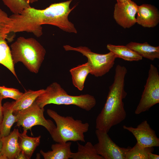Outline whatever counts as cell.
<instances>
[{
	"label": "cell",
	"instance_id": "9c48e42d",
	"mask_svg": "<svg viewBox=\"0 0 159 159\" xmlns=\"http://www.w3.org/2000/svg\"><path fill=\"white\" fill-rule=\"evenodd\" d=\"M95 133L98 142L94 146L97 154L104 159H125V153L131 147H119L112 140L108 133L104 130L96 129Z\"/></svg>",
	"mask_w": 159,
	"mask_h": 159
},
{
	"label": "cell",
	"instance_id": "cb8c5ba5",
	"mask_svg": "<svg viewBox=\"0 0 159 159\" xmlns=\"http://www.w3.org/2000/svg\"><path fill=\"white\" fill-rule=\"evenodd\" d=\"M4 4L13 14H20L25 9L31 7L26 0H2Z\"/></svg>",
	"mask_w": 159,
	"mask_h": 159
},
{
	"label": "cell",
	"instance_id": "d6986e66",
	"mask_svg": "<svg viewBox=\"0 0 159 159\" xmlns=\"http://www.w3.org/2000/svg\"><path fill=\"white\" fill-rule=\"evenodd\" d=\"M126 46L133 50L138 54L152 61L159 58V46H153L147 42L141 43L130 42Z\"/></svg>",
	"mask_w": 159,
	"mask_h": 159
},
{
	"label": "cell",
	"instance_id": "9a60e30c",
	"mask_svg": "<svg viewBox=\"0 0 159 159\" xmlns=\"http://www.w3.org/2000/svg\"><path fill=\"white\" fill-rule=\"evenodd\" d=\"M71 144L70 141L64 143H57L52 145V150L44 152L41 150L40 153L44 159H69L72 153Z\"/></svg>",
	"mask_w": 159,
	"mask_h": 159
},
{
	"label": "cell",
	"instance_id": "f1b7e54d",
	"mask_svg": "<svg viewBox=\"0 0 159 159\" xmlns=\"http://www.w3.org/2000/svg\"><path fill=\"white\" fill-rule=\"evenodd\" d=\"M2 145V141L0 139V159H5L4 157L1 154V150Z\"/></svg>",
	"mask_w": 159,
	"mask_h": 159
},
{
	"label": "cell",
	"instance_id": "5b68a950",
	"mask_svg": "<svg viewBox=\"0 0 159 159\" xmlns=\"http://www.w3.org/2000/svg\"><path fill=\"white\" fill-rule=\"evenodd\" d=\"M47 113L56 125L50 133L54 141L62 143L69 141L85 142L84 134L89 130L88 123L75 120L72 116H61L50 109L47 110Z\"/></svg>",
	"mask_w": 159,
	"mask_h": 159
},
{
	"label": "cell",
	"instance_id": "7402d4cb",
	"mask_svg": "<svg viewBox=\"0 0 159 159\" xmlns=\"http://www.w3.org/2000/svg\"><path fill=\"white\" fill-rule=\"evenodd\" d=\"M77 151L72 153L70 158L72 159H104L101 156L97 153L94 145L87 142L84 145L77 142Z\"/></svg>",
	"mask_w": 159,
	"mask_h": 159
},
{
	"label": "cell",
	"instance_id": "3957f363",
	"mask_svg": "<svg viewBox=\"0 0 159 159\" xmlns=\"http://www.w3.org/2000/svg\"><path fill=\"white\" fill-rule=\"evenodd\" d=\"M10 48L14 65L21 62L31 72L38 73L46 53L39 42L33 38L20 37L11 44Z\"/></svg>",
	"mask_w": 159,
	"mask_h": 159
},
{
	"label": "cell",
	"instance_id": "8fae6325",
	"mask_svg": "<svg viewBox=\"0 0 159 159\" xmlns=\"http://www.w3.org/2000/svg\"><path fill=\"white\" fill-rule=\"evenodd\" d=\"M138 6L132 1L128 0L115 6L113 17L117 23L123 28H128L135 24V15Z\"/></svg>",
	"mask_w": 159,
	"mask_h": 159
},
{
	"label": "cell",
	"instance_id": "ba28073f",
	"mask_svg": "<svg viewBox=\"0 0 159 159\" xmlns=\"http://www.w3.org/2000/svg\"><path fill=\"white\" fill-rule=\"evenodd\" d=\"M159 103V72L157 68L151 64L144 89L135 113L138 115L148 111L152 107Z\"/></svg>",
	"mask_w": 159,
	"mask_h": 159
},
{
	"label": "cell",
	"instance_id": "83f0119b",
	"mask_svg": "<svg viewBox=\"0 0 159 159\" xmlns=\"http://www.w3.org/2000/svg\"><path fill=\"white\" fill-rule=\"evenodd\" d=\"M149 159H158L159 158V155L154 154L153 153H151L149 154Z\"/></svg>",
	"mask_w": 159,
	"mask_h": 159
},
{
	"label": "cell",
	"instance_id": "52a82bcc",
	"mask_svg": "<svg viewBox=\"0 0 159 159\" xmlns=\"http://www.w3.org/2000/svg\"><path fill=\"white\" fill-rule=\"evenodd\" d=\"M44 111V108L40 107L35 101L28 108L14 113L16 117L17 126H22L24 131H31L34 126L41 125L50 133L56 126L51 120L45 118Z\"/></svg>",
	"mask_w": 159,
	"mask_h": 159
},
{
	"label": "cell",
	"instance_id": "5bb4252c",
	"mask_svg": "<svg viewBox=\"0 0 159 159\" xmlns=\"http://www.w3.org/2000/svg\"><path fill=\"white\" fill-rule=\"evenodd\" d=\"M19 133L18 129L15 128L8 135L1 139L2 143L1 154L5 159H16L20 152Z\"/></svg>",
	"mask_w": 159,
	"mask_h": 159
},
{
	"label": "cell",
	"instance_id": "e0dca14e",
	"mask_svg": "<svg viewBox=\"0 0 159 159\" xmlns=\"http://www.w3.org/2000/svg\"><path fill=\"white\" fill-rule=\"evenodd\" d=\"M27 131L19 133L18 142L21 151L24 154L27 159H30L36 148L39 145L41 136L32 137L27 134Z\"/></svg>",
	"mask_w": 159,
	"mask_h": 159
},
{
	"label": "cell",
	"instance_id": "7c38bea8",
	"mask_svg": "<svg viewBox=\"0 0 159 159\" xmlns=\"http://www.w3.org/2000/svg\"><path fill=\"white\" fill-rule=\"evenodd\" d=\"M10 32L7 22L0 19V64L9 69L18 79L12 59L10 49L6 40H9Z\"/></svg>",
	"mask_w": 159,
	"mask_h": 159
},
{
	"label": "cell",
	"instance_id": "44dd1931",
	"mask_svg": "<svg viewBox=\"0 0 159 159\" xmlns=\"http://www.w3.org/2000/svg\"><path fill=\"white\" fill-rule=\"evenodd\" d=\"M107 48L117 58L128 61H138L142 59L143 57L127 46L116 45L111 44L107 45Z\"/></svg>",
	"mask_w": 159,
	"mask_h": 159
},
{
	"label": "cell",
	"instance_id": "30bf717a",
	"mask_svg": "<svg viewBox=\"0 0 159 159\" xmlns=\"http://www.w3.org/2000/svg\"><path fill=\"white\" fill-rule=\"evenodd\" d=\"M123 127L132 134L137 143L140 146L143 147L159 146V138L147 120L142 122L136 127L125 125H123Z\"/></svg>",
	"mask_w": 159,
	"mask_h": 159
},
{
	"label": "cell",
	"instance_id": "7a4b0ae2",
	"mask_svg": "<svg viewBox=\"0 0 159 159\" xmlns=\"http://www.w3.org/2000/svg\"><path fill=\"white\" fill-rule=\"evenodd\" d=\"M127 73L126 67L117 65L113 82L109 91L105 105L96 120V128L108 133L111 128L123 121L126 113L123 100L127 93L124 89L125 78Z\"/></svg>",
	"mask_w": 159,
	"mask_h": 159
},
{
	"label": "cell",
	"instance_id": "4316f807",
	"mask_svg": "<svg viewBox=\"0 0 159 159\" xmlns=\"http://www.w3.org/2000/svg\"><path fill=\"white\" fill-rule=\"evenodd\" d=\"M16 159H27V158L24 153L21 151Z\"/></svg>",
	"mask_w": 159,
	"mask_h": 159
},
{
	"label": "cell",
	"instance_id": "8992f818",
	"mask_svg": "<svg viewBox=\"0 0 159 159\" xmlns=\"http://www.w3.org/2000/svg\"><path fill=\"white\" fill-rule=\"evenodd\" d=\"M66 51H74L81 53L88 59L87 62L91 72L90 74L96 77H102L110 71L113 67L116 57L111 52L101 54L92 52L85 46L74 47L69 45L63 46Z\"/></svg>",
	"mask_w": 159,
	"mask_h": 159
},
{
	"label": "cell",
	"instance_id": "ffe728a7",
	"mask_svg": "<svg viewBox=\"0 0 159 159\" xmlns=\"http://www.w3.org/2000/svg\"><path fill=\"white\" fill-rule=\"evenodd\" d=\"M69 72L72 76L73 85L79 90H82L86 78L91 72L88 63L87 62L72 68L69 70Z\"/></svg>",
	"mask_w": 159,
	"mask_h": 159
},
{
	"label": "cell",
	"instance_id": "603a6c76",
	"mask_svg": "<svg viewBox=\"0 0 159 159\" xmlns=\"http://www.w3.org/2000/svg\"><path fill=\"white\" fill-rule=\"evenodd\" d=\"M153 147H143L136 143L125 153V159H149V154L154 152Z\"/></svg>",
	"mask_w": 159,
	"mask_h": 159
},
{
	"label": "cell",
	"instance_id": "4dcf8cb0",
	"mask_svg": "<svg viewBox=\"0 0 159 159\" xmlns=\"http://www.w3.org/2000/svg\"><path fill=\"white\" fill-rule=\"evenodd\" d=\"M118 3H122L125 2L128 0H116Z\"/></svg>",
	"mask_w": 159,
	"mask_h": 159
},
{
	"label": "cell",
	"instance_id": "484cf974",
	"mask_svg": "<svg viewBox=\"0 0 159 159\" xmlns=\"http://www.w3.org/2000/svg\"><path fill=\"white\" fill-rule=\"evenodd\" d=\"M3 99L1 95L0 94V124L3 118V106L2 105V101Z\"/></svg>",
	"mask_w": 159,
	"mask_h": 159
},
{
	"label": "cell",
	"instance_id": "4fadbf2b",
	"mask_svg": "<svg viewBox=\"0 0 159 159\" xmlns=\"http://www.w3.org/2000/svg\"><path fill=\"white\" fill-rule=\"evenodd\" d=\"M137 13L136 22L144 27H154L159 23V11L153 6L144 4L138 6Z\"/></svg>",
	"mask_w": 159,
	"mask_h": 159
},
{
	"label": "cell",
	"instance_id": "6da1fadb",
	"mask_svg": "<svg viewBox=\"0 0 159 159\" xmlns=\"http://www.w3.org/2000/svg\"><path fill=\"white\" fill-rule=\"evenodd\" d=\"M72 0L52 4L43 9L31 6L19 14H13L9 16L10 33L25 32L39 37L43 34L42 25L47 24L57 26L67 32L77 33L74 24L68 19L69 14L75 7H69Z\"/></svg>",
	"mask_w": 159,
	"mask_h": 159
},
{
	"label": "cell",
	"instance_id": "277c9868",
	"mask_svg": "<svg viewBox=\"0 0 159 159\" xmlns=\"http://www.w3.org/2000/svg\"><path fill=\"white\" fill-rule=\"evenodd\" d=\"M35 102L41 108L52 104L74 105L87 111L90 110L96 103L94 96L89 94L78 96L69 95L56 82H53L44 89Z\"/></svg>",
	"mask_w": 159,
	"mask_h": 159
},
{
	"label": "cell",
	"instance_id": "ac0fdd59",
	"mask_svg": "<svg viewBox=\"0 0 159 159\" xmlns=\"http://www.w3.org/2000/svg\"><path fill=\"white\" fill-rule=\"evenodd\" d=\"M44 90V89H42L37 91L29 90L26 91L18 99L12 102L13 112L24 110L30 107Z\"/></svg>",
	"mask_w": 159,
	"mask_h": 159
},
{
	"label": "cell",
	"instance_id": "d4e9b609",
	"mask_svg": "<svg viewBox=\"0 0 159 159\" xmlns=\"http://www.w3.org/2000/svg\"><path fill=\"white\" fill-rule=\"evenodd\" d=\"M0 94L3 99L9 98L16 100L21 96L23 93L18 89L3 86H0Z\"/></svg>",
	"mask_w": 159,
	"mask_h": 159
},
{
	"label": "cell",
	"instance_id": "2e32d148",
	"mask_svg": "<svg viewBox=\"0 0 159 159\" xmlns=\"http://www.w3.org/2000/svg\"><path fill=\"white\" fill-rule=\"evenodd\" d=\"M11 105L12 102H6L3 105V118L0 124V139L9 134L12 126L16 122V117L14 113Z\"/></svg>",
	"mask_w": 159,
	"mask_h": 159
},
{
	"label": "cell",
	"instance_id": "f546056e",
	"mask_svg": "<svg viewBox=\"0 0 159 159\" xmlns=\"http://www.w3.org/2000/svg\"><path fill=\"white\" fill-rule=\"evenodd\" d=\"M27 2L29 4H32L33 3L37 2L38 0H26Z\"/></svg>",
	"mask_w": 159,
	"mask_h": 159
}]
</instances>
